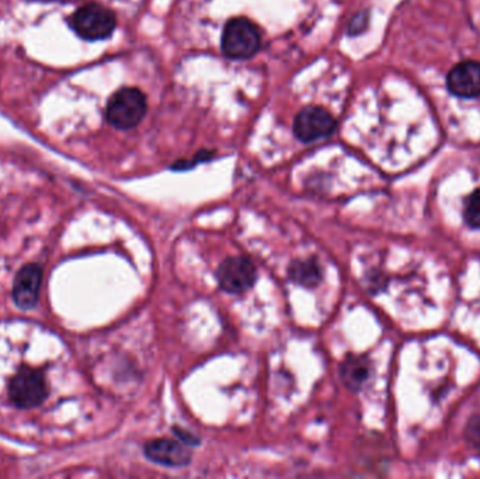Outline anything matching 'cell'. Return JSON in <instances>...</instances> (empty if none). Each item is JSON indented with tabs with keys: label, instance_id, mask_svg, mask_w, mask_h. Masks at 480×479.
I'll return each instance as SVG.
<instances>
[{
	"label": "cell",
	"instance_id": "5b68a950",
	"mask_svg": "<svg viewBox=\"0 0 480 479\" xmlns=\"http://www.w3.org/2000/svg\"><path fill=\"white\" fill-rule=\"evenodd\" d=\"M257 277L255 264L246 256L226 257L216 272L219 287L233 296L248 293L255 286Z\"/></svg>",
	"mask_w": 480,
	"mask_h": 479
},
{
	"label": "cell",
	"instance_id": "8fae6325",
	"mask_svg": "<svg viewBox=\"0 0 480 479\" xmlns=\"http://www.w3.org/2000/svg\"><path fill=\"white\" fill-rule=\"evenodd\" d=\"M289 279L292 283L305 287V288H316L323 280V270L315 257L298 259L291 262L287 270Z\"/></svg>",
	"mask_w": 480,
	"mask_h": 479
},
{
	"label": "cell",
	"instance_id": "7a4b0ae2",
	"mask_svg": "<svg viewBox=\"0 0 480 479\" xmlns=\"http://www.w3.org/2000/svg\"><path fill=\"white\" fill-rule=\"evenodd\" d=\"M146 110L145 94L135 87H124L110 99L107 120L118 130H129L143 120Z\"/></svg>",
	"mask_w": 480,
	"mask_h": 479
},
{
	"label": "cell",
	"instance_id": "8992f818",
	"mask_svg": "<svg viewBox=\"0 0 480 479\" xmlns=\"http://www.w3.org/2000/svg\"><path fill=\"white\" fill-rule=\"evenodd\" d=\"M335 117L331 116L328 110L318 106L305 107L295 117L294 133L295 137L302 142H313L319 138L330 137L335 133Z\"/></svg>",
	"mask_w": 480,
	"mask_h": 479
},
{
	"label": "cell",
	"instance_id": "5bb4252c",
	"mask_svg": "<svg viewBox=\"0 0 480 479\" xmlns=\"http://www.w3.org/2000/svg\"><path fill=\"white\" fill-rule=\"evenodd\" d=\"M468 442L474 447H480V417L470 420L467 427Z\"/></svg>",
	"mask_w": 480,
	"mask_h": 479
},
{
	"label": "cell",
	"instance_id": "277c9868",
	"mask_svg": "<svg viewBox=\"0 0 480 479\" xmlns=\"http://www.w3.org/2000/svg\"><path fill=\"white\" fill-rule=\"evenodd\" d=\"M47 381L40 369L24 367L12 378L9 398L19 410H33L47 400Z\"/></svg>",
	"mask_w": 480,
	"mask_h": 479
},
{
	"label": "cell",
	"instance_id": "9a60e30c",
	"mask_svg": "<svg viewBox=\"0 0 480 479\" xmlns=\"http://www.w3.org/2000/svg\"><path fill=\"white\" fill-rule=\"evenodd\" d=\"M368 23V14L362 13L357 14V16L353 19L352 23H350V27H348V33L350 34H358L362 33V30H364L365 26H367Z\"/></svg>",
	"mask_w": 480,
	"mask_h": 479
},
{
	"label": "cell",
	"instance_id": "ba28073f",
	"mask_svg": "<svg viewBox=\"0 0 480 479\" xmlns=\"http://www.w3.org/2000/svg\"><path fill=\"white\" fill-rule=\"evenodd\" d=\"M41 284H43V269L40 264H26L14 279L12 291L14 304L20 310H33L40 298Z\"/></svg>",
	"mask_w": 480,
	"mask_h": 479
},
{
	"label": "cell",
	"instance_id": "7c38bea8",
	"mask_svg": "<svg viewBox=\"0 0 480 479\" xmlns=\"http://www.w3.org/2000/svg\"><path fill=\"white\" fill-rule=\"evenodd\" d=\"M465 220L470 227L480 230V190L468 197L467 206H465Z\"/></svg>",
	"mask_w": 480,
	"mask_h": 479
},
{
	"label": "cell",
	"instance_id": "9c48e42d",
	"mask_svg": "<svg viewBox=\"0 0 480 479\" xmlns=\"http://www.w3.org/2000/svg\"><path fill=\"white\" fill-rule=\"evenodd\" d=\"M447 87L451 93L464 99L480 96V63L464 61L455 65L448 74Z\"/></svg>",
	"mask_w": 480,
	"mask_h": 479
},
{
	"label": "cell",
	"instance_id": "52a82bcc",
	"mask_svg": "<svg viewBox=\"0 0 480 479\" xmlns=\"http://www.w3.org/2000/svg\"><path fill=\"white\" fill-rule=\"evenodd\" d=\"M143 451L148 459L153 463L170 467V468L187 466L192 457L189 444L180 439H169V437L151 440L146 442Z\"/></svg>",
	"mask_w": 480,
	"mask_h": 479
},
{
	"label": "cell",
	"instance_id": "6da1fadb",
	"mask_svg": "<svg viewBox=\"0 0 480 479\" xmlns=\"http://www.w3.org/2000/svg\"><path fill=\"white\" fill-rule=\"evenodd\" d=\"M262 44L260 30L246 17H235L226 23L223 34V51L229 60H248Z\"/></svg>",
	"mask_w": 480,
	"mask_h": 479
},
{
	"label": "cell",
	"instance_id": "4fadbf2b",
	"mask_svg": "<svg viewBox=\"0 0 480 479\" xmlns=\"http://www.w3.org/2000/svg\"><path fill=\"white\" fill-rule=\"evenodd\" d=\"M214 155V152H209V150H201V152L197 153V157L192 158L191 160H179L177 164H175V169L176 170H184L190 169V167L196 166L199 162H204V160H209Z\"/></svg>",
	"mask_w": 480,
	"mask_h": 479
},
{
	"label": "cell",
	"instance_id": "30bf717a",
	"mask_svg": "<svg viewBox=\"0 0 480 479\" xmlns=\"http://www.w3.org/2000/svg\"><path fill=\"white\" fill-rule=\"evenodd\" d=\"M371 371L370 360L365 356H357V354H347L343 363L340 364L341 381L347 386L348 390H362L368 377Z\"/></svg>",
	"mask_w": 480,
	"mask_h": 479
},
{
	"label": "cell",
	"instance_id": "3957f363",
	"mask_svg": "<svg viewBox=\"0 0 480 479\" xmlns=\"http://www.w3.org/2000/svg\"><path fill=\"white\" fill-rule=\"evenodd\" d=\"M116 24L113 12L96 4H85L77 9L70 19V26L75 33L89 41L110 37L116 28Z\"/></svg>",
	"mask_w": 480,
	"mask_h": 479
},
{
	"label": "cell",
	"instance_id": "2e32d148",
	"mask_svg": "<svg viewBox=\"0 0 480 479\" xmlns=\"http://www.w3.org/2000/svg\"><path fill=\"white\" fill-rule=\"evenodd\" d=\"M175 432H176L177 439L186 442V444H189L190 447L197 446V444L199 442V440L197 439L196 434H192V433L179 429V427H175Z\"/></svg>",
	"mask_w": 480,
	"mask_h": 479
}]
</instances>
